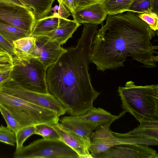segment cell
<instances>
[{"label":"cell","instance_id":"cell-1","mask_svg":"<svg viewBox=\"0 0 158 158\" xmlns=\"http://www.w3.org/2000/svg\"><path fill=\"white\" fill-rule=\"evenodd\" d=\"M108 15L93 38L90 61L104 72L124 65L127 56L146 67L156 66L157 46L151 40L156 32L133 12Z\"/></svg>","mask_w":158,"mask_h":158},{"label":"cell","instance_id":"cell-2","mask_svg":"<svg viewBox=\"0 0 158 158\" xmlns=\"http://www.w3.org/2000/svg\"><path fill=\"white\" fill-rule=\"evenodd\" d=\"M77 45L66 49L46 69L48 92L63 104L70 116L86 114L100 93L93 87L89 64L93 38L98 24L85 23Z\"/></svg>","mask_w":158,"mask_h":158},{"label":"cell","instance_id":"cell-3","mask_svg":"<svg viewBox=\"0 0 158 158\" xmlns=\"http://www.w3.org/2000/svg\"><path fill=\"white\" fill-rule=\"evenodd\" d=\"M118 92L124 111L139 122L158 120V85H137L132 81L119 86Z\"/></svg>","mask_w":158,"mask_h":158},{"label":"cell","instance_id":"cell-4","mask_svg":"<svg viewBox=\"0 0 158 158\" xmlns=\"http://www.w3.org/2000/svg\"><path fill=\"white\" fill-rule=\"evenodd\" d=\"M0 104L10 112L21 128L40 123L52 125L60 120L54 112L27 102L0 89Z\"/></svg>","mask_w":158,"mask_h":158},{"label":"cell","instance_id":"cell-5","mask_svg":"<svg viewBox=\"0 0 158 158\" xmlns=\"http://www.w3.org/2000/svg\"><path fill=\"white\" fill-rule=\"evenodd\" d=\"M13 67L10 78L28 90L44 94L49 93L46 81V69L37 59L21 60L13 56Z\"/></svg>","mask_w":158,"mask_h":158},{"label":"cell","instance_id":"cell-6","mask_svg":"<svg viewBox=\"0 0 158 158\" xmlns=\"http://www.w3.org/2000/svg\"><path fill=\"white\" fill-rule=\"evenodd\" d=\"M14 158H79L78 154L60 140H36L15 151Z\"/></svg>","mask_w":158,"mask_h":158},{"label":"cell","instance_id":"cell-7","mask_svg":"<svg viewBox=\"0 0 158 158\" xmlns=\"http://www.w3.org/2000/svg\"><path fill=\"white\" fill-rule=\"evenodd\" d=\"M0 89L27 102L54 111L59 117L66 113L62 103L50 93L41 94L28 90L10 78L0 86Z\"/></svg>","mask_w":158,"mask_h":158},{"label":"cell","instance_id":"cell-8","mask_svg":"<svg viewBox=\"0 0 158 158\" xmlns=\"http://www.w3.org/2000/svg\"><path fill=\"white\" fill-rule=\"evenodd\" d=\"M35 19L27 7L0 1V22L31 33Z\"/></svg>","mask_w":158,"mask_h":158},{"label":"cell","instance_id":"cell-9","mask_svg":"<svg viewBox=\"0 0 158 158\" xmlns=\"http://www.w3.org/2000/svg\"><path fill=\"white\" fill-rule=\"evenodd\" d=\"M148 146L138 143L117 145L95 155L94 158H158L156 151Z\"/></svg>","mask_w":158,"mask_h":158},{"label":"cell","instance_id":"cell-10","mask_svg":"<svg viewBox=\"0 0 158 158\" xmlns=\"http://www.w3.org/2000/svg\"><path fill=\"white\" fill-rule=\"evenodd\" d=\"M35 37L36 46L33 58L40 61L47 69L56 61L66 49L61 47L59 43L52 40L46 36Z\"/></svg>","mask_w":158,"mask_h":158},{"label":"cell","instance_id":"cell-11","mask_svg":"<svg viewBox=\"0 0 158 158\" xmlns=\"http://www.w3.org/2000/svg\"><path fill=\"white\" fill-rule=\"evenodd\" d=\"M135 143L158 145V140L147 139L120 138L116 137L113 135L108 139L102 141L91 140L89 150L92 158H94L95 155L114 146Z\"/></svg>","mask_w":158,"mask_h":158},{"label":"cell","instance_id":"cell-12","mask_svg":"<svg viewBox=\"0 0 158 158\" xmlns=\"http://www.w3.org/2000/svg\"><path fill=\"white\" fill-rule=\"evenodd\" d=\"M102 2L95 3L75 10L71 14L73 20L80 24H102L107 15Z\"/></svg>","mask_w":158,"mask_h":158},{"label":"cell","instance_id":"cell-13","mask_svg":"<svg viewBox=\"0 0 158 158\" xmlns=\"http://www.w3.org/2000/svg\"><path fill=\"white\" fill-rule=\"evenodd\" d=\"M61 126L83 141L89 147L91 136L94 130L97 128L95 125L78 121L64 116L59 120Z\"/></svg>","mask_w":158,"mask_h":158},{"label":"cell","instance_id":"cell-14","mask_svg":"<svg viewBox=\"0 0 158 158\" xmlns=\"http://www.w3.org/2000/svg\"><path fill=\"white\" fill-rule=\"evenodd\" d=\"M126 112H122L119 115H114L101 108L93 107L86 114L79 116H66L74 120L93 124L98 128L100 126L109 123L124 115Z\"/></svg>","mask_w":158,"mask_h":158},{"label":"cell","instance_id":"cell-15","mask_svg":"<svg viewBox=\"0 0 158 158\" xmlns=\"http://www.w3.org/2000/svg\"><path fill=\"white\" fill-rule=\"evenodd\" d=\"M136 128L125 133L113 132L116 137L124 138L147 139L158 140V120H141Z\"/></svg>","mask_w":158,"mask_h":158},{"label":"cell","instance_id":"cell-16","mask_svg":"<svg viewBox=\"0 0 158 158\" xmlns=\"http://www.w3.org/2000/svg\"><path fill=\"white\" fill-rule=\"evenodd\" d=\"M51 125L58 132L60 140L76 152L79 158H92L89 147L83 141L63 128L59 122Z\"/></svg>","mask_w":158,"mask_h":158},{"label":"cell","instance_id":"cell-17","mask_svg":"<svg viewBox=\"0 0 158 158\" xmlns=\"http://www.w3.org/2000/svg\"><path fill=\"white\" fill-rule=\"evenodd\" d=\"M69 20L60 17L58 13L39 19L35 22L31 33L34 37L44 35L53 31Z\"/></svg>","mask_w":158,"mask_h":158},{"label":"cell","instance_id":"cell-18","mask_svg":"<svg viewBox=\"0 0 158 158\" xmlns=\"http://www.w3.org/2000/svg\"><path fill=\"white\" fill-rule=\"evenodd\" d=\"M36 38L30 36L19 39L13 42L15 56L23 60H29L33 58L36 46Z\"/></svg>","mask_w":158,"mask_h":158},{"label":"cell","instance_id":"cell-19","mask_svg":"<svg viewBox=\"0 0 158 158\" xmlns=\"http://www.w3.org/2000/svg\"><path fill=\"white\" fill-rule=\"evenodd\" d=\"M80 25V24L74 20H69L66 23L44 35L48 36L52 40L56 41L62 45L65 44L69 38L72 37L73 34Z\"/></svg>","mask_w":158,"mask_h":158},{"label":"cell","instance_id":"cell-20","mask_svg":"<svg viewBox=\"0 0 158 158\" xmlns=\"http://www.w3.org/2000/svg\"><path fill=\"white\" fill-rule=\"evenodd\" d=\"M32 12L35 22L53 15L52 6L56 0H20Z\"/></svg>","mask_w":158,"mask_h":158},{"label":"cell","instance_id":"cell-21","mask_svg":"<svg viewBox=\"0 0 158 158\" xmlns=\"http://www.w3.org/2000/svg\"><path fill=\"white\" fill-rule=\"evenodd\" d=\"M134 0H104L102 4L108 15H116L125 12Z\"/></svg>","mask_w":158,"mask_h":158},{"label":"cell","instance_id":"cell-22","mask_svg":"<svg viewBox=\"0 0 158 158\" xmlns=\"http://www.w3.org/2000/svg\"><path fill=\"white\" fill-rule=\"evenodd\" d=\"M0 35L12 44L19 39L31 36L27 31L1 22Z\"/></svg>","mask_w":158,"mask_h":158},{"label":"cell","instance_id":"cell-23","mask_svg":"<svg viewBox=\"0 0 158 158\" xmlns=\"http://www.w3.org/2000/svg\"><path fill=\"white\" fill-rule=\"evenodd\" d=\"M35 134L41 136L43 139L48 140H60L58 132L51 125L40 123L35 125Z\"/></svg>","mask_w":158,"mask_h":158},{"label":"cell","instance_id":"cell-24","mask_svg":"<svg viewBox=\"0 0 158 158\" xmlns=\"http://www.w3.org/2000/svg\"><path fill=\"white\" fill-rule=\"evenodd\" d=\"M154 9L151 0H134L128 11L141 14L150 12Z\"/></svg>","mask_w":158,"mask_h":158},{"label":"cell","instance_id":"cell-25","mask_svg":"<svg viewBox=\"0 0 158 158\" xmlns=\"http://www.w3.org/2000/svg\"><path fill=\"white\" fill-rule=\"evenodd\" d=\"M35 134V125L30 126L22 127L16 134V148L15 151L21 149L25 140L30 136Z\"/></svg>","mask_w":158,"mask_h":158},{"label":"cell","instance_id":"cell-26","mask_svg":"<svg viewBox=\"0 0 158 158\" xmlns=\"http://www.w3.org/2000/svg\"><path fill=\"white\" fill-rule=\"evenodd\" d=\"M0 112L7 124V127L16 134L21 128L16 119L10 112L0 104Z\"/></svg>","mask_w":158,"mask_h":158},{"label":"cell","instance_id":"cell-27","mask_svg":"<svg viewBox=\"0 0 158 158\" xmlns=\"http://www.w3.org/2000/svg\"><path fill=\"white\" fill-rule=\"evenodd\" d=\"M0 142L15 146L16 143V135L15 133L1 125L0 126Z\"/></svg>","mask_w":158,"mask_h":158},{"label":"cell","instance_id":"cell-28","mask_svg":"<svg viewBox=\"0 0 158 158\" xmlns=\"http://www.w3.org/2000/svg\"><path fill=\"white\" fill-rule=\"evenodd\" d=\"M138 17L146 23L150 28L156 32L158 29L157 14L152 11L147 13L136 14Z\"/></svg>","mask_w":158,"mask_h":158},{"label":"cell","instance_id":"cell-29","mask_svg":"<svg viewBox=\"0 0 158 158\" xmlns=\"http://www.w3.org/2000/svg\"><path fill=\"white\" fill-rule=\"evenodd\" d=\"M5 64L13 65V56L0 47V64Z\"/></svg>","mask_w":158,"mask_h":158},{"label":"cell","instance_id":"cell-30","mask_svg":"<svg viewBox=\"0 0 158 158\" xmlns=\"http://www.w3.org/2000/svg\"><path fill=\"white\" fill-rule=\"evenodd\" d=\"M104 0H73L75 10Z\"/></svg>","mask_w":158,"mask_h":158},{"label":"cell","instance_id":"cell-31","mask_svg":"<svg viewBox=\"0 0 158 158\" xmlns=\"http://www.w3.org/2000/svg\"><path fill=\"white\" fill-rule=\"evenodd\" d=\"M0 47L7 52L13 56H15L12 44L0 35Z\"/></svg>","mask_w":158,"mask_h":158},{"label":"cell","instance_id":"cell-32","mask_svg":"<svg viewBox=\"0 0 158 158\" xmlns=\"http://www.w3.org/2000/svg\"><path fill=\"white\" fill-rule=\"evenodd\" d=\"M59 3V6L58 13L59 17L63 19H67L70 15L69 12L66 10L61 1Z\"/></svg>","mask_w":158,"mask_h":158},{"label":"cell","instance_id":"cell-33","mask_svg":"<svg viewBox=\"0 0 158 158\" xmlns=\"http://www.w3.org/2000/svg\"><path fill=\"white\" fill-rule=\"evenodd\" d=\"M66 10L71 14L75 10L73 0H61Z\"/></svg>","mask_w":158,"mask_h":158},{"label":"cell","instance_id":"cell-34","mask_svg":"<svg viewBox=\"0 0 158 158\" xmlns=\"http://www.w3.org/2000/svg\"><path fill=\"white\" fill-rule=\"evenodd\" d=\"M11 71L0 73V86L10 78Z\"/></svg>","mask_w":158,"mask_h":158},{"label":"cell","instance_id":"cell-35","mask_svg":"<svg viewBox=\"0 0 158 158\" xmlns=\"http://www.w3.org/2000/svg\"><path fill=\"white\" fill-rule=\"evenodd\" d=\"M0 1L10 2L19 6L26 7L20 0H0Z\"/></svg>","mask_w":158,"mask_h":158},{"label":"cell","instance_id":"cell-36","mask_svg":"<svg viewBox=\"0 0 158 158\" xmlns=\"http://www.w3.org/2000/svg\"><path fill=\"white\" fill-rule=\"evenodd\" d=\"M152 4L154 8V6L155 5V4H156V3L157 4V0H151Z\"/></svg>","mask_w":158,"mask_h":158},{"label":"cell","instance_id":"cell-37","mask_svg":"<svg viewBox=\"0 0 158 158\" xmlns=\"http://www.w3.org/2000/svg\"><path fill=\"white\" fill-rule=\"evenodd\" d=\"M57 1L58 2H59L61 0H57Z\"/></svg>","mask_w":158,"mask_h":158}]
</instances>
